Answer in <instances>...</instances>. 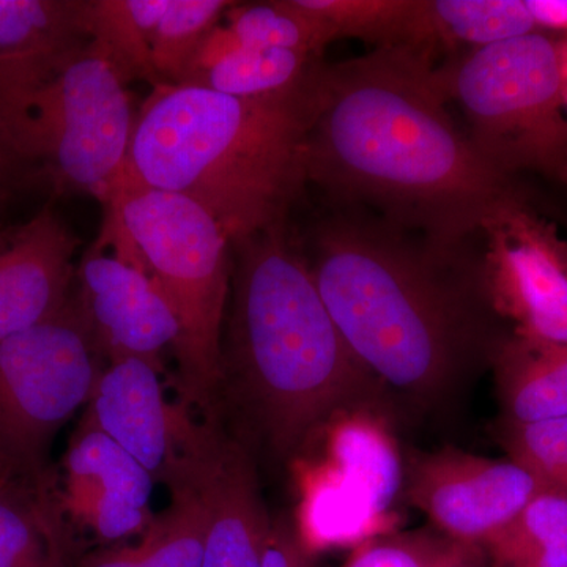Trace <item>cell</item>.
<instances>
[{
  "label": "cell",
  "instance_id": "cell-1",
  "mask_svg": "<svg viewBox=\"0 0 567 567\" xmlns=\"http://www.w3.org/2000/svg\"><path fill=\"white\" fill-rule=\"evenodd\" d=\"M306 256L347 346L399 404L453 412L513 336L488 290L481 234L445 244L338 208Z\"/></svg>",
  "mask_w": 567,
  "mask_h": 567
},
{
  "label": "cell",
  "instance_id": "cell-2",
  "mask_svg": "<svg viewBox=\"0 0 567 567\" xmlns=\"http://www.w3.org/2000/svg\"><path fill=\"white\" fill-rule=\"evenodd\" d=\"M431 51L380 48L327 62L306 141V178L338 207L457 244L529 193L458 128Z\"/></svg>",
  "mask_w": 567,
  "mask_h": 567
},
{
  "label": "cell",
  "instance_id": "cell-3",
  "mask_svg": "<svg viewBox=\"0 0 567 567\" xmlns=\"http://www.w3.org/2000/svg\"><path fill=\"white\" fill-rule=\"evenodd\" d=\"M219 395L241 439L278 462L301 457L336 417L401 410L347 346L289 223L233 241Z\"/></svg>",
  "mask_w": 567,
  "mask_h": 567
},
{
  "label": "cell",
  "instance_id": "cell-4",
  "mask_svg": "<svg viewBox=\"0 0 567 567\" xmlns=\"http://www.w3.org/2000/svg\"><path fill=\"white\" fill-rule=\"evenodd\" d=\"M323 70L303 91L271 99L156 85L137 110L123 178L188 197L230 241L289 223L308 185L306 141Z\"/></svg>",
  "mask_w": 567,
  "mask_h": 567
},
{
  "label": "cell",
  "instance_id": "cell-5",
  "mask_svg": "<svg viewBox=\"0 0 567 567\" xmlns=\"http://www.w3.org/2000/svg\"><path fill=\"white\" fill-rule=\"evenodd\" d=\"M128 85L89 39L0 59V142L29 182L104 205L125 177L136 125Z\"/></svg>",
  "mask_w": 567,
  "mask_h": 567
},
{
  "label": "cell",
  "instance_id": "cell-6",
  "mask_svg": "<svg viewBox=\"0 0 567 567\" xmlns=\"http://www.w3.org/2000/svg\"><path fill=\"white\" fill-rule=\"evenodd\" d=\"M102 229L144 268L173 309L174 350L186 401L212 415L218 394L233 241L215 218L181 194L123 178L103 205Z\"/></svg>",
  "mask_w": 567,
  "mask_h": 567
},
{
  "label": "cell",
  "instance_id": "cell-7",
  "mask_svg": "<svg viewBox=\"0 0 567 567\" xmlns=\"http://www.w3.org/2000/svg\"><path fill=\"white\" fill-rule=\"evenodd\" d=\"M565 47L554 33L473 48L440 66L450 102L492 167L522 181L537 175L567 189Z\"/></svg>",
  "mask_w": 567,
  "mask_h": 567
},
{
  "label": "cell",
  "instance_id": "cell-8",
  "mask_svg": "<svg viewBox=\"0 0 567 567\" xmlns=\"http://www.w3.org/2000/svg\"><path fill=\"white\" fill-rule=\"evenodd\" d=\"M104 368L71 298L61 315L0 341V458L14 475L44 484L55 435Z\"/></svg>",
  "mask_w": 567,
  "mask_h": 567
},
{
  "label": "cell",
  "instance_id": "cell-9",
  "mask_svg": "<svg viewBox=\"0 0 567 567\" xmlns=\"http://www.w3.org/2000/svg\"><path fill=\"white\" fill-rule=\"evenodd\" d=\"M481 240L492 300L513 336L567 346V240L532 194L492 213Z\"/></svg>",
  "mask_w": 567,
  "mask_h": 567
},
{
  "label": "cell",
  "instance_id": "cell-10",
  "mask_svg": "<svg viewBox=\"0 0 567 567\" xmlns=\"http://www.w3.org/2000/svg\"><path fill=\"white\" fill-rule=\"evenodd\" d=\"M404 499L450 539L483 548L535 498L543 483L511 457L454 446L404 458Z\"/></svg>",
  "mask_w": 567,
  "mask_h": 567
},
{
  "label": "cell",
  "instance_id": "cell-11",
  "mask_svg": "<svg viewBox=\"0 0 567 567\" xmlns=\"http://www.w3.org/2000/svg\"><path fill=\"white\" fill-rule=\"evenodd\" d=\"M213 416L188 420L173 486L192 487L208 511L203 567H262L271 516L251 445L227 435Z\"/></svg>",
  "mask_w": 567,
  "mask_h": 567
},
{
  "label": "cell",
  "instance_id": "cell-12",
  "mask_svg": "<svg viewBox=\"0 0 567 567\" xmlns=\"http://www.w3.org/2000/svg\"><path fill=\"white\" fill-rule=\"evenodd\" d=\"M71 306L107 363L137 358L162 369L181 334L151 276L102 230L76 265Z\"/></svg>",
  "mask_w": 567,
  "mask_h": 567
},
{
  "label": "cell",
  "instance_id": "cell-13",
  "mask_svg": "<svg viewBox=\"0 0 567 567\" xmlns=\"http://www.w3.org/2000/svg\"><path fill=\"white\" fill-rule=\"evenodd\" d=\"M78 240L54 205L0 226V341L61 315L76 275Z\"/></svg>",
  "mask_w": 567,
  "mask_h": 567
},
{
  "label": "cell",
  "instance_id": "cell-14",
  "mask_svg": "<svg viewBox=\"0 0 567 567\" xmlns=\"http://www.w3.org/2000/svg\"><path fill=\"white\" fill-rule=\"evenodd\" d=\"M159 371L147 361L107 363L85 417L167 487L177 476L186 415L164 398Z\"/></svg>",
  "mask_w": 567,
  "mask_h": 567
},
{
  "label": "cell",
  "instance_id": "cell-15",
  "mask_svg": "<svg viewBox=\"0 0 567 567\" xmlns=\"http://www.w3.org/2000/svg\"><path fill=\"white\" fill-rule=\"evenodd\" d=\"M324 436L320 461L331 480L354 502L393 525L394 505L404 498V456L391 434V421L357 412L336 417Z\"/></svg>",
  "mask_w": 567,
  "mask_h": 567
},
{
  "label": "cell",
  "instance_id": "cell-16",
  "mask_svg": "<svg viewBox=\"0 0 567 567\" xmlns=\"http://www.w3.org/2000/svg\"><path fill=\"white\" fill-rule=\"evenodd\" d=\"M499 423L527 425L567 416V346L507 339L494 368Z\"/></svg>",
  "mask_w": 567,
  "mask_h": 567
},
{
  "label": "cell",
  "instance_id": "cell-17",
  "mask_svg": "<svg viewBox=\"0 0 567 567\" xmlns=\"http://www.w3.org/2000/svg\"><path fill=\"white\" fill-rule=\"evenodd\" d=\"M63 466V503L69 511L95 499H121L151 509V473L85 416L70 440Z\"/></svg>",
  "mask_w": 567,
  "mask_h": 567
},
{
  "label": "cell",
  "instance_id": "cell-18",
  "mask_svg": "<svg viewBox=\"0 0 567 567\" xmlns=\"http://www.w3.org/2000/svg\"><path fill=\"white\" fill-rule=\"evenodd\" d=\"M324 63L323 55L245 47L235 37V43L223 58L182 85L237 99H271L303 91L317 81Z\"/></svg>",
  "mask_w": 567,
  "mask_h": 567
},
{
  "label": "cell",
  "instance_id": "cell-19",
  "mask_svg": "<svg viewBox=\"0 0 567 567\" xmlns=\"http://www.w3.org/2000/svg\"><path fill=\"white\" fill-rule=\"evenodd\" d=\"M0 567H73L44 484L14 477L0 491Z\"/></svg>",
  "mask_w": 567,
  "mask_h": 567
},
{
  "label": "cell",
  "instance_id": "cell-20",
  "mask_svg": "<svg viewBox=\"0 0 567 567\" xmlns=\"http://www.w3.org/2000/svg\"><path fill=\"white\" fill-rule=\"evenodd\" d=\"M331 41L360 39L380 48L434 50L429 0H298Z\"/></svg>",
  "mask_w": 567,
  "mask_h": 567
},
{
  "label": "cell",
  "instance_id": "cell-21",
  "mask_svg": "<svg viewBox=\"0 0 567 567\" xmlns=\"http://www.w3.org/2000/svg\"><path fill=\"white\" fill-rule=\"evenodd\" d=\"M167 0H85L84 28L126 85H159L152 59V37Z\"/></svg>",
  "mask_w": 567,
  "mask_h": 567
},
{
  "label": "cell",
  "instance_id": "cell-22",
  "mask_svg": "<svg viewBox=\"0 0 567 567\" xmlns=\"http://www.w3.org/2000/svg\"><path fill=\"white\" fill-rule=\"evenodd\" d=\"M483 551L491 567H567V495L540 488Z\"/></svg>",
  "mask_w": 567,
  "mask_h": 567
},
{
  "label": "cell",
  "instance_id": "cell-23",
  "mask_svg": "<svg viewBox=\"0 0 567 567\" xmlns=\"http://www.w3.org/2000/svg\"><path fill=\"white\" fill-rule=\"evenodd\" d=\"M436 44L491 47L540 32L532 0H429Z\"/></svg>",
  "mask_w": 567,
  "mask_h": 567
},
{
  "label": "cell",
  "instance_id": "cell-24",
  "mask_svg": "<svg viewBox=\"0 0 567 567\" xmlns=\"http://www.w3.org/2000/svg\"><path fill=\"white\" fill-rule=\"evenodd\" d=\"M224 20L245 47L323 55L324 48L333 43L322 22L303 9L298 0L245 6L235 2Z\"/></svg>",
  "mask_w": 567,
  "mask_h": 567
},
{
  "label": "cell",
  "instance_id": "cell-25",
  "mask_svg": "<svg viewBox=\"0 0 567 567\" xmlns=\"http://www.w3.org/2000/svg\"><path fill=\"white\" fill-rule=\"evenodd\" d=\"M229 0H167L152 37L159 85H177L204 40L221 24Z\"/></svg>",
  "mask_w": 567,
  "mask_h": 567
},
{
  "label": "cell",
  "instance_id": "cell-26",
  "mask_svg": "<svg viewBox=\"0 0 567 567\" xmlns=\"http://www.w3.org/2000/svg\"><path fill=\"white\" fill-rule=\"evenodd\" d=\"M85 0H0V59L89 39Z\"/></svg>",
  "mask_w": 567,
  "mask_h": 567
},
{
  "label": "cell",
  "instance_id": "cell-27",
  "mask_svg": "<svg viewBox=\"0 0 567 567\" xmlns=\"http://www.w3.org/2000/svg\"><path fill=\"white\" fill-rule=\"evenodd\" d=\"M173 503L142 535L141 567H203L208 511L188 486L171 488Z\"/></svg>",
  "mask_w": 567,
  "mask_h": 567
},
{
  "label": "cell",
  "instance_id": "cell-28",
  "mask_svg": "<svg viewBox=\"0 0 567 567\" xmlns=\"http://www.w3.org/2000/svg\"><path fill=\"white\" fill-rule=\"evenodd\" d=\"M472 548L431 525L409 532L394 529L354 547L342 567H454Z\"/></svg>",
  "mask_w": 567,
  "mask_h": 567
},
{
  "label": "cell",
  "instance_id": "cell-29",
  "mask_svg": "<svg viewBox=\"0 0 567 567\" xmlns=\"http://www.w3.org/2000/svg\"><path fill=\"white\" fill-rule=\"evenodd\" d=\"M506 456L528 468L544 487L567 495V416L527 425L496 423Z\"/></svg>",
  "mask_w": 567,
  "mask_h": 567
},
{
  "label": "cell",
  "instance_id": "cell-30",
  "mask_svg": "<svg viewBox=\"0 0 567 567\" xmlns=\"http://www.w3.org/2000/svg\"><path fill=\"white\" fill-rule=\"evenodd\" d=\"M311 557L316 555L306 548L293 518L287 514L271 517L262 567H305Z\"/></svg>",
  "mask_w": 567,
  "mask_h": 567
},
{
  "label": "cell",
  "instance_id": "cell-31",
  "mask_svg": "<svg viewBox=\"0 0 567 567\" xmlns=\"http://www.w3.org/2000/svg\"><path fill=\"white\" fill-rule=\"evenodd\" d=\"M142 559H144V544L141 540L136 546L126 544V546L95 551L73 567H141Z\"/></svg>",
  "mask_w": 567,
  "mask_h": 567
},
{
  "label": "cell",
  "instance_id": "cell-32",
  "mask_svg": "<svg viewBox=\"0 0 567 567\" xmlns=\"http://www.w3.org/2000/svg\"><path fill=\"white\" fill-rule=\"evenodd\" d=\"M532 10L540 32H567V0H532Z\"/></svg>",
  "mask_w": 567,
  "mask_h": 567
},
{
  "label": "cell",
  "instance_id": "cell-33",
  "mask_svg": "<svg viewBox=\"0 0 567 567\" xmlns=\"http://www.w3.org/2000/svg\"><path fill=\"white\" fill-rule=\"evenodd\" d=\"M28 182V175L0 142V186L17 189L20 188L22 183Z\"/></svg>",
  "mask_w": 567,
  "mask_h": 567
},
{
  "label": "cell",
  "instance_id": "cell-34",
  "mask_svg": "<svg viewBox=\"0 0 567 567\" xmlns=\"http://www.w3.org/2000/svg\"><path fill=\"white\" fill-rule=\"evenodd\" d=\"M454 567H491L483 548H472Z\"/></svg>",
  "mask_w": 567,
  "mask_h": 567
},
{
  "label": "cell",
  "instance_id": "cell-35",
  "mask_svg": "<svg viewBox=\"0 0 567 567\" xmlns=\"http://www.w3.org/2000/svg\"><path fill=\"white\" fill-rule=\"evenodd\" d=\"M14 477L20 476L14 475L13 470H11L10 466L7 465L2 458H0V491H2V488L6 487L10 481H13Z\"/></svg>",
  "mask_w": 567,
  "mask_h": 567
},
{
  "label": "cell",
  "instance_id": "cell-36",
  "mask_svg": "<svg viewBox=\"0 0 567 567\" xmlns=\"http://www.w3.org/2000/svg\"><path fill=\"white\" fill-rule=\"evenodd\" d=\"M14 189L7 188V186H0V216H2L3 210H6L7 204L13 196Z\"/></svg>",
  "mask_w": 567,
  "mask_h": 567
},
{
  "label": "cell",
  "instance_id": "cell-37",
  "mask_svg": "<svg viewBox=\"0 0 567 567\" xmlns=\"http://www.w3.org/2000/svg\"><path fill=\"white\" fill-rule=\"evenodd\" d=\"M565 100L567 106V41L565 47Z\"/></svg>",
  "mask_w": 567,
  "mask_h": 567
},
{
  "label": "cell",
  "instance_id": "cell-38",
  "mask_svg": "<svg viewBox=\"0 0 567 567\" xmlns=\"http://www.w3.org/2000/svg\"><path fill=\"white\" fill-rule=\"evenodd\" d=\"M305 567H316V559H315V557L309 558L308 563H306Z\"/></svg>",
  "mask_w": 567,
  "mask_h": 567
}]
</instances>
